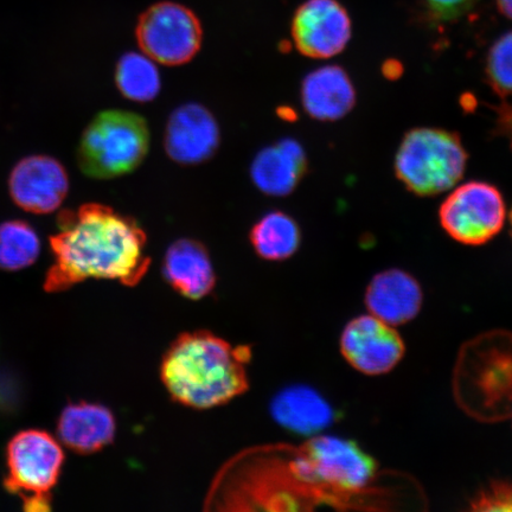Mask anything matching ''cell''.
Segmentation results:
<instances>
[{"instance_id": "cell-16", "label": "cell", "mask_w": 512, "mask_h": 512, "mask_svg": "<svg viewBox=\"0 0 512 512\" xmlns=\"http://www.w3.org/2000/svg\"><path fill=\"white\" fill-rule=\"evenodd\" d=\"M357 93L342 67L325 66L313 70L303 81L304 110L318 121L341 120L354 110Z\"/></svg>"}, {"instance_id": "cell-21", "label": "cell", "mask_w": 512, "mask_h": 512, "mask_svg": "<svg viewBox=\"0 0 512 512\" xmlns=\"http://www.w3.org/2000/svg\"><path fill=\"white\" fill-rule=\"evenodd\" d=\"M115 82L125 98L149 102L160 92V76L155 61L138 53L125 54L117 64Z\"/></svg>"}, {"instance_id": "cell-19", "label": "cell", "mask_w": 512, "mask_h": 512, "mask_svg": "<svg viewBox=\"0 0 512 512\" xmlns=\"http://www.w3.org/2000/svg\"><path fill=\"white\" fill-rule=\"evenodd\" d=\"M273 418L286 430L313 437L335 421L334 408L315 389L294 386L280 392L272 402Z\"/></svg>"}, {"instance_id": "cell-25", "label": "cell", "mask_w": 512, "mask_h": 512, "mask_svg": "<svg viewBox=\"0 0 512 512\" xmlns=\"http://www.w3.org/2000/svg\"><path fill=\"white\" fill-rule=\"evenodd\" d=\"M428 14L437 22H453L475 8L479 0H424Z\"/></svg>"}, {"instance_id": "cell-5", "label": "cell", "mask_w": 512, "mask_h": 512, "mask_svg": "<svg viewBox=\"0 0 512 512\" xmlns=\"http://www.w3.org/2000/svg\"><path fill=\"white\" fill-rule=\"evenodd\" d=\"M149 147L150 131L143 117L127 111H105L83 132L78 163L88 177L111 179L136 170Z\"/></svg>"}, {"instance_id": "cell-4", "label": "cell", "mask_w": 512, "mask_h": 512, "mask_svg": "<svg viewBox=\"0 0 512 512\" xmlns=\"http://www.w3.org/2000/svg\"><path fill=\"white\" fill-rule=\"evenodd\" d=\"M469 153L457 133L435 127L408 131L396 152L395 175L416 196L453 189L465 175Z\"/></svg>"}, {"instance_id": "cell-14", "label": "cell", "mask_w": 512, "mask_h": 512, "mask_svg": "<svg viewBox=\"0 0 512 512\" xmlns=\"http://www.w3.org/2000/svg\"><path fill=\"white\" fill-rule=\"evenodd\" d=\"M364 303L370 315L399 326L412 322L419 315L424 304V291L412 274L390 268L370 280Z\"/></svg>"}, {"instance_id": "cell-8", "label": "cell", "mask_w": 512, "mask_h": 512, "mask_svg": "<svg viewBox=\"0 0 512 512\" xmlns=\"http://www.w3.org/2000/svg\"><path fill=\"white\" fill-rule=\"evenodd\" d=\"M507 220L502 192L494 184L471 181L459 185L439 209V222L451 239L482 246L501 233Z\"/></svg>"}, {"instance_id": "cell-27", "label": "cell", "mask_w": 512, "mask_h": 512, "mask_svg": "<svg viewBox=\"0 0 512 512\" xmlns=\"http://www.w3.org/2000/svg\"><path fill=\"white\" fill-rule=\"evenodd\" d=\"M510 226H511V235H512V210H511V213H510Z\"/></svg>"}, {"instance_id": "cell-3", "label": "cell", "mask_w": 512, "mask_h": 512, "mask_svg": "<svg viewBox=\"0 0 512 512\" xmlns=\"http://www.w3.org/2000/svg\"><path fill=\"white\" fill-rule=\"evenodd\" d=\"M251 357L245 345L234 347L207 331L187 332L165 352L160 376L181 405L210 409L247 392Z\"/></svg>"}, {"instance_id": "cell-20", "label": "cell", "mask_w": 512, "mask_h": 512, "mask_svg": "<svg viewBox=\"0 0 512 512\" xmlns=\"http://www.w3.org/2000/svg\"><path fill=\"white\" fill-rule=\"evenodd\" d=\"M302 234L291 216L273 211L255 224L251 232V242L261 258L281 261L296 254Z\"/></svg>"}, {"instance_id": "cell-13", "label": "cell", "mask_w": 512, "mask_h": 512, "mask_svg": "<svg viewBox=\"0 0 512 512\" xmlns=\"http://www.w3.org/2000/svg\"><path fill=\"white\" fill-rule=\"evenodd\" d=\"M220 146V128L206 107L187 104L170 115L165 131V150L179 164L207 162Z\"/></svg>"}, {"instance_id": "cell-9", "label": "cell", "mask_w": 512, "mask_h": 512, "mask_svg": "<svg viewBox=\"0 0 512 512\" xmlns=\"http://www.w3.org/2000/svg\"><path fill=\"white\" fill-rule=\"evenodd\" d=\"M136 35L140 49L151 60L181 66L200 51L203 30L200 19L187 6L159 2L140 16Z\"/></svg>"}, {"instance_id": "cell-12", "label": "cell", "mask_w": 512, "mask_h": 512, "mask_svg": "<svg viewBox=\"0 0 512 512\" xmlns=\"http://www.w3.org/2000/svg\"><path fill=\"white\" fill-rule=\"evenodd\" d=\"M9 190L12 201L19 208L32 214H49L66 200L69 178L59 160L30 156L12 169Z\"/></svg>"}, {"instance_id": "cell-11", "label": "cell", "mask_w": 512, "mask_h": 512, "mask_svg": "<svg viewBox=\"0 0 512 512\" xmlns=\"http://www.w3.org/2000/svg\"><path fill=\"white\" fill-rule=\"evenodd\" d=\"M351 36V18L338 0H306L294 14V46L310 59L325 60L341 54Z\"/></svg>"}, {"instance_id": "cell-7", "label": "cell", "mask_w": 512, "mask_h": 512, "mask_svg": "<svg viewBox=\"0 0 512 512\" xmlns=\"http://www.w3.org/2000/svg\"><path fill=\"white\" fill-rule=\"evenodd\" d=\"M5 463L9 494L21 499L25 511H49L64 464L60 441L46 431L19 432L6 446Z\"/></svg>"}, {"instance_id": "cell-24", "label": "cell", "mask_w": 512, "mask_h": 512, "mask_svg": "<svg viewBox=\"0 0 512 512\" xmlns=\"http://www.w3.org/2000/svg\"><path fill=\"white\" fill-rule=\"evenodd\" d=\"M471 510L478 512L512 511V482L496 480L473 497Z\"/></svg>"}, {"instance_id": "cell-2", "label": "cell", "mask_w": 512, "mask_h": 512, "mask_svg": "<svg viewBox=\"0 0 512 512\" xmlns=\"http://www.w3.org/2000/svg\"><path fill=\"white\" fill-rule=\"evenodd\" d=\"M259 470L262 491L272 504L298 509L302 502L338 503L361 494L377 473L376 460L354 440L315 435Z\"/></svg>"}, {"instance_id": "cell-10", "label": "cell", "mask_w": 512, "mask_h": 512, "mask_svg": "<svg viewBox=\"0 0 512 512\" xmlns=\"http://www.w3.org/2000/svg\"><path fill=\"white\" fill-rule=\"evenodd\" d=\"M339 345L344 360L368 376L390 373L406 354L405 342L395 326L370 313L345 325Z\"/></svg>"}, {"instance_id": "cell-26", "label": "cell", "mask_w": 512, "mask_h": 512, "mask_svg": "<svg viewBox=\"0 0 512 512\" xmlns=\"http://www.w3.org/2000/svg\"><path fill=\"white\" fill-rule=\"evenodd\" d=\"M499 12L512 21V0H496Z\"/></svg>"}, {"instance_id": "cell-17", "label": "cell", "mask_w": 512, "mask_h": 512, "mask_svg": "<svg viewBox=\"0 0 512 512\" xmlns=\"http://www.w3.org/2000/svg\"><path fill=\"white\" fill-rule=\"evenodd\" d=\"M307 170L303 146L283 139L266 147L253 160L251 176L256 188L270 196H287L296 190Z\"/></svg>"}, {"instance_id": "cell-22", "label": "cell", "mask_w": 512, "mask_h": 512, "mask_svg": "<svg viewBox=\"0 0 512 512\" xmlns=\"http://www.w3.org/2000/svg\"><path fill=\"white\" fill-rule=\"evenodd\" d=\"M40 252V238L29 223L12 220L0 224V270H24L35 264Z\"/></svg>"}, {"instance_id": "cell-6", "label": "cell", "mask_w": 512, "mask_h": 512, "mask_svg": "<svg viewBox=\"0 0 512 512\" xmlns=\"http://www.w3.org/2000/svg\"><path fill=\"white\" fill-rule=\"evenodd\" d=\"M457 374L458 398L483 419L512 412V336L492 335L464 352Z\"/></svg>"}, {"instance_id": "cell-1", "label": "cell", "mask_w": 512, "mask_h": 512, "mask_svg": "<svg viewBox=\"0 0 512 512\" xmlns=\"http://www.w3.org/2000/svg\"><path fill=\"white\" fill-rule=\"evenodd\" d=\"M60 232L51 236L54 255L44 288L63 292L88 279L117 280L136 286L149 271L146 235L132 217L89 203L59 216Z\"/></svg>"}, {"instance_id": "cell-18", "label": "cell", "mask_w": 512, "mask_h": 512, "mask_svg": "<svg viewBox=\"0 0 512 512\" xmlns=\"http://www.w3.org/2000/svg\"><path fill=\"white\" fill-rule=\"evenodd\" d=\"M163 271L169 284L183 297L192 300L208 296L216 284L207 248L191 239L172 243L165 254Z\"/></svg>"}, {"instance_id": "cell-15", "label": "cell", "mask_w": 512, "mask_h": 512, "mask_svg": "<svg viewBox=\"0 0 512 512\" xmlns=\"http://www.w3.org/2000/svg\"><path fill=\"white\" fill-rule=\"evenodd\" d=\"M117 422L100 403L75 402L64 407L57 420V438L79 454H92L113 443Z\"/></svg>"}, {"instance_id": "cell-23", "label": "cell", "mask_w": 512, "mask_h": 512, "mask_svg": "<svg viewBox=\"0 0 512 512\" xmlns=\"http://www.w3.org/2000/svg\"><path fill=\"white\" fill-rule=\"evenodd\" d=\"M486 82L499 98L512 95V31L492 44L485 60Z\"/></svg>"}]
</instances>
